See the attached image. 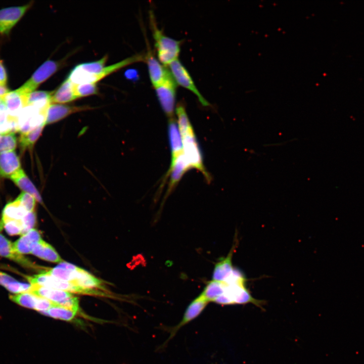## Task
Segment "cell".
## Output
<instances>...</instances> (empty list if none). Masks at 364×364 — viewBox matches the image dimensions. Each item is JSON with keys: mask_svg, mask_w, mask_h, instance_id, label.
Segmentation results:
<instances>
[{"mask_svg": "<svg viewBox=\"0 0 364 364\" xmlns=\"http://www.w3.org/2000/svg\"><path fill=\"white\" fill-rule=\"evenodd\" d=\"M150 21L158 59L164 65H169L177 60L181 41L165 35L157 27L153 14L150 15Z\"/></svg>", "mask_w": 364, "mask_h": 364, "instance_id": "cell-1", "label": "cell"}, {"mask_svg": "<svg viewBox=\"0 0 364 364\" xmlns=\"http://www.w3.org/2000/svg\"><path fill=\"white\" fill-rule=\"evenodd\" d=\"M65 59L59 61L48 60L44 62L32 74L30 77L15 91L21 95L31 93L43 82L49 79L65 63Z\"/></svg>", "mask_w": 364, "mask_h": 364, "instance_id": "cell-2", "label": "cell"}, {"mask_svg": "<svg viewBox=\"0 0 364 364\" xmlns=\"http://www.w3.org/2000/svg\"><path fill=\"white\" fill-rule=\"evenodd\" d=\"M31 285H38L68 292L96 295H105L100 291L90 288H85L75 285L69 282L52 276L43 271L34 276H26Z\"/></svg>", "mask_w": 364, "mask_h": 364, "instance_id": "cell-3", "label": "cell"}, {"mask_svg": "<svg viewBox=\"0 0 364 364\" xmlns=\"http://www.w3.org/2000/svg\"><path fill=\"white\" fill-rule=\"evenodd\" d=\"M208 303L209 302L201 294H200L188 305L182 319L177 325L170 327H163L165 330L169 333V337L159 347V349H162L165 347L181 328L198 317Z\"/></svg>", "mask_w": 364, "mask_h": 364, "instance_id": "cell-4", "label": "cell"}, {"mask_svg": "<svg viewBox=\"0 0 364 364\" xmlns=\"http://www.w3.org/2000/svg\"><path fill=\"white\" fill-rule=\"evenodd\" d=\"M182 138L183 153L190 168H195L202 173L206 179L210 180L209 175L206 171L202 156L194 131Z\"/></svg>", "mask_w": 364, "mask_h": 364, "instance_id": "cell-5", "label": "cell"}, {"mask_svg": "<svg viewBox=\"0 0 364 364\" xmlns=\"http://www.w3.org/2000/svg\"><path fill=\"white\" fill-rule=\"evenodd\" d=\"M155 88L163 111L169 118H172L175 102L176 83L171 73Z\"/></svg>", "mask_w": 364, "mask_h": 364, "instance_id": "cell-6", "label": "cell"}, {"mask_svg": "<svg viewBox=\"0 0 364 364\" xmlns=\"http://www.w3.org/2000/svg\"><path fill=\"white\" fill-rule=\"evenodd\" d=\"M33 5L31 2L26 5L13 6L0 9V34L8 35L12 29L23 17Z\"/></svg>", "mask_w": 364, "mask_h": 364, "instance_id": "cell-7", "label": "cell"}, {"mask_svg": "<svg viewBox=\"0 0 364 364\" xmlns=\"http://www.w3.org/2000/svg\"><path fill=\"white\" fill-rule=\"evenodd\" d=\"M169 66L173 79L179 85L193 92L197 97L202 105L209 106L208 101L202 96L196 87L187 70L178 60L171 62Z\"/></svg>", "mask_w": 364, "mask_h": 364, "instance_id": "cell-8", "label": "cell"}, {"mask_svg": "<svg viewBox=\"0 0 364 364\" xmlns=\"http://www.w3.org/2000/svg\"><path fill=\"white\" fill-rule=\"evenodd\" d=\"M94 108L87 106H69L50 103L48 107L46 125L57 122L74 113L92 110Z\"/></svg>", "mask_w": 364, "mask_h": 364, "instance_id": "cell-9", "label": "cell"}, {"mask_svg": "<svg viewBox=\"0 0 364 364\" xmlns=\"http://www.w3.org/2000/svg\"><path fill=\"white\" fill-rule=\"evenodd\" d=\"M148 68L151 81L154 87L160 84L170 73V72L162 66L155 58L150 48H148L145 55V60Z\"/></svg>", "mask_w": 364, "mask_h": 364, "instance_id": "cell-10", "label": "cell"}, {"mask_svg": "<svg viewBox=\"0 0 364 364\" xmlns=\"http://www.w3.org/2000/svg\"><path fill=\"white\" fill-rule=\"evenodd\" d=\"M238 243V242L235 239V242L226 257L220 259L215 264L212 280L224 282L231 275L234 268L232 265V258Z\"/></svg>", "mask_w": 364, "mask_h": 364, "instance_id": "cell-11", "label": "cell"}, {"mask_svg": "<svg viewBox=\"0 0 364 364\" xmlns=\"http://www.w3.org/2000/svg\"><path fill=\"white\" fill-rule=\"evenodd\" d=\"M21 169L19 157L15 151L0 153V177L10 178Z\"/></svg>", "mask_w": 364, "mask_h": 364, "instance_id": "cell-12", "label": "cell"}, {"mask_svg": "<svg viewBox=\"0 0 364 364\" xmlns=\"http://www.w3.org/2000/svg\"><path fill=\"white\" fill-rule=\"evenodd\" d=\"M40 235L35 229H32L21 236L13 243L15 250L21 255L31 254L35 245L41 240Z\"/></svg>", "mask_w": 364, "mask_h": 364, "instance_id": "cell-13", "label": "cell"}, {"mask_svg": "<svg viewBox=\"0 0 364 364\" xmlns=\"http://www.w3.org/2000/svg\"><path fill=\"white\" fill-rule=\"evenodd\" d=\"M190 168L187 163L183 153L178 156L175 160L170 163V168L166 176L170 174V183L167 195H168L177 184L184 174Z\"/></svg>", "mask_w": 364, "mask_h": 364, "instance_id": "cell-14", "label": "cell"}, {"mask_svg": "<svg viewBox=\"0 0 364 364\" xmlns=\"http://www.w3.org/2000/svg\"><path fill=\"white\" fill-rule=\"evenodd\" d=\"M168 134L171 150V163L183 153V141L178 127L173 118H169Z\"/></svg>", "mask_w": 364, "mask_h": 364, "instance_id": "cell-15", "label": "cell"}, {"mask_svg": "<svg viewBox=\"0 0 364 364\" xmlns=\"http://www.w3.org/2000/svg\"><path fill=\"white\" fill-rule=\"evenodd\" d=\"M0 256L13 260L25 267H33V265L26 258L18 253L14 249L13 243H11L2 234H0Z\"/></svg>", "mask_w": 364, "mask_h": 364, "instance_id": "cell-16", "label": "cell"}, {"mask_svg": "<svg viewBox=\"0 0 364 364\" xmlns=\"http://www.w3.org/2000/svg\"><path fill=\"white\" fill-rule=\"evenodd\" d=\"M145 55L143 54H136L118 63L105 67L99 74L91 75V83H96L104 77L118 71L122 68L133 63L145 61Z\"/></svg>", "mask_w": 364, "mask_h": 364, "instance_id": "cell-17", "label": "cell"}, {"mask_svg": "<svg viewBox=\"0 0 364 364\" xmlns=\"http://www.w3.org/2000/svg\"><path fill=\"white\" fill-rule=\"evenodd\" d=\"M29 292L55 303L73 296L71 293L67 291L38 285H31V288Z\"/></svg>", "mask_w": 364, "mask_h": 364, "instance_id": "cell-18", "label": "cell"}, {"mask_svg": "<svg viewBox=\"0 0 364 364\" xmlns=\"http://www.w3.org/2000/svg\"><path fill=\"white\" fill-rule=\"evenodd\" d=\"M78 99L75 90V84L67 78L52 96L51 103H65Z\"/></svg>", "mask_w": 364, "mask_h": 364, "instance_id": "cell-19", "label": "cell"}, {"mask_svg": "<svg viewBox=\"0 0 364 364\" xmlns=\"http://www.w3.org/2000/svg\"><path fill=\"white\" fill-rule=\"evenodd\" d=\"M10 178L24 192L33 196L39 203H43L40 193L22 169L17 171Z\"/></svg>", "mask_w": 364, "mask_h": 364, "instance_id": "cell-20", "label": "cell"}, {"mask_svg": "<svg viewBox=\"0 0 364 364\" xmlns=\"http://www.w3.org/2000/svg\"><path fill=\"white\" fill-rule=\"evenodd\" d=\"M3 98L9 115L17 118L20 112L26 107L24 95L18 94L14 90L3 96Z\"/></svg>", "mask_w": 364, "mask_h": 364, "instance_id": "cell-21", "label": "cell"}, {"mask_svg": "<svg viewBox=\"0 0 364 364\" xmlns=\"http://www.w3.org/2000/svg\"><path fill=\"white\" fill-rule=\"evenodd\" d=\"M31 254L43 260L62 262L63 260L56 250L49 244L41 240L34 247Z\"/></svg>", "mask_w": 364, "mask_h": 364, "instance_id": "cell-22", "label": "cell"}, {"mask_svg": "<svg viewBox=\"0 0 364 364\" xmlns=\"http://www.w3.org/2000/svg\"><path fill=\"white\" fill-rule=\"evenodd\" d=\"M0 285L14 294L29 292L31 285L19 282L10 275L0 271Z\"/></svg>", "mask_w": 364, "mask_h": 364, "instance_id": "cell-23", "label": "cell"}, {"mask_svg": "<svg viewBox=\"0 0 364 364\" xmlns=\"http://www.w3.org/2000/svg\"><path fill=\"white\" fill-rule=\"evenodd\" d=\"M28 212L21 205L20 202L15 199L8 203L4 208L1 221L6 220H21Z\"/></svg>", "mask_w": 364, "mask_h": 364, "instance_id": "cell-24", "label": "cell"}, {"mask_svg": "<svg viewBox=\"0 0 364 364\" xmlns=\"http://www.w3.org/2000/svg\"><path fill=\"white\" fill-rule=\"evenodd\" d=\"M225 283L212 280L208 282L201 294L209 302H212L218 296L224 293Z\"/></svg>", "mask_w": 364, "mask_h": 364, "instance_id": "cell-25", "label": "cell"}, {"mask_svg": "<svg viewBox=\"0 0 364 364\" xmlns=\"http://www.w3.org/2000/svg\"><path fill=\"white\" fill-rule=\"evenodd\" d=\"M38 297L29 292H25L10 296V298L13 302L24 307L36 310L40 299Z\"/></svg>", "mask_w": 364, "mask_h": 364, "instance_id": "cell-26", "label": "cell"}, {"mask_svg": "<svg viewBox=\"0 0 364 364\" xmlns=\"http://www.w3.org/2000/svg\"><path fill=\"white\" fill-rule=\"evenodd\" d=\"M41 313L54 318L70 321L75 317L77 312L54 303L48 310Z\"/></svg>", "mask_w": 364, "mask_h": 364, "instance_id": "cell-27", "label": "cell"}, {"mask_svg": "<svg viewBox=\"0 0 364 364\" xmlns=\"http://www.w3.org/2000/svg\"><path fill=\"white\" fill-rule=\"evenodd\" d=\"M81 268L78 267L76 269L72 270L57 266L43 271L58 279L71 283L78 278Z\"/></svg>", "mask_w": 364, "mask_h": 364, "instance_id": "cell-28", "label": "cell"}, {"mask_svg": "<svg viewBox=\"0 0 364 364\" xmlns=\"http://www.w3.org/2000/svg\"><path fill=\"white\" fill-rule=\"evenodd\" d=\"M45 125L46 124L43 123L28 132L21 133L19 143L22 150L32 148L40 136Z\"/></svg>", "mask_w": 364, "mask_h": 364, "instance_id": "cell-29", "label": "cell"}, {"mask_svg": "<svg viewBox=\"0 0 364 364\" xmlns=\"http://www.w3.org/2000/svg\"><path fill=\"white\" fill-rule=\"evenodd\" d=\"M71 283L85 288H99L104 289L101 281L83 269L78 279Z\"/></svg>", "mask_w": 364, "mask_h": 364, "instance_id": "cell-30", "label": "cell"}, {"mask_svg": "<svg viewBox=\"0 0 364 364\" xmlns=\"http://www.w3.org/2000/svg\"><path fill=\"white\" fill-rule=\"evenodd\" d=\"M176 113L177 116V125L181 137L194 132L185 108L182 105L176 107Z\"/></svg>", "mask_w": 364, "mask_h": 364, "instance_id": "cell-31", "label": "cell"}, {"mask_svg": "<svg viewBox=\"0 0 364 364\" xmlns=\"http://www.w3.org/2000/svg\"><path fill=\"white\" fill-rule=\"evenodd\" d=\"M108 58V56L106 55L98 61L83 63L77 66L84 72L90 74H99L104 68Z\"/></svg>", "mask_w": 364, "mask_h": 364, "instance_id": "cell-32", "label": "cell"}, {"mask_svg": "<svg viewBox=\"0 0 364 364\" xmlns=\"http://www.w3.org/2000/svg\"><path fill=\"white\" fill-rule=\"evenodd\" d=\"M3 229L10 236L22 235L23 225L21 220H0V231Z\"/></svg>", "mask_w": 364, "mask_h": 364, "instance_id": "cell-33", "label": "cell"}, {"mask_svg": "<svg viewBox=\"0 0 364 364\" xmlns=\"http://www.w3.org/2000/svg\"><path fill=\"white\" fill-rule=\"evenodd\" d=\"M17 146V138L14 132L2 134L0 138V153L14 151Z\"/></svg>", "mask_w": 364, "mask_h": 364, "instance_id": "cell-34", "label": "cell"}, {"mask_svg": "<svg viewBox=\"0 0 364 364\" xmlns=\"http://www.w3.org/2000/svg\"><path fill=\"white\" fill-rule=\"evenodd\" d=\"M75 90L78 98L99 93V88L96 83L75 84Z\"/></svg>", "mask_w": 364, "mask_h": 364, "instance_id": "cell-35", "label": "cell"}, {"mask_svg": "<svg viewBox=\"0 0 364 364\" xmlns=\"http://www.w3.org/2000/svg\"><path fill=\"white\" fill-rule=\"evenodd\" d=\"M27 212L34 211L36 199L31 195L23 192L16 199Z\"/></svg>", "mask_w": 364, "mask_h": 364, "instance_id": "cell-36", "label": "cell"}, {"mask_svg": "<svg viewBox=\"0 0 364 364\" xmlns=\"http://www.w3.org/2000/svg\"><path fill=\"white\" fill-rule=\"evenodd\" d=\"M23 231L22 235L27 233L35 226L36 223V214L34 211L28 212L21 219Z\"/></svg>", "mask_w": 364, "mask_h": 364, "instance_id": "cell-37", "label": "cell"}, {"mask_svg": "<svg viewBox=\"0 0 364 364\" xmlns=\"http://www.w3.org/2000/svg\"><path fill=\"white\" fill-rule=\"evenodd\" d=\"M55 304L74 311L76 312L79 309L78 298L73 295Z\"/></svg>", "mask_w": 364, "mask_h": 364, "instance_id": "cell-38", "label": "cell"}, {"mask_svg": "<svg viewBox=\"0 0 364 364\" xmlns=\"http://www.w3.org/2000/svg\"><path fill=\"white\" fill-rule=\"evenodd\" d=\"M8 74L4 62L0 59V86H7L8 83Z\"/></svg>", "mask_w": 364, "mask_h": 364, "instance_id": "cell-39", "label": "cell"}, {"mask_svg": "<svg viewBox=\"0 0 364 364\" xmlns=\"http://www.w3.org/2000/svg\"><path fill=\"white\" fill-rule=\"evenodd\" d=\"M125 76L129 79H132L137 77V72L134 70H128L125 73Z\"/></svg>", "mask_w": 364, "mask_h": 364, "instance_id": "cell-40", "label": "cell"}, {"mask_svg": "<svg viewBox=\"0 0 364 364\" xmlns=\"http://www.w3.org/2000/svg\"><path fill=\"white\" fill-rule=\"evenodd\" d=\"M9 92H10V90L7 87V86H0V96H3Z\"/></svg>", "mask_w": 364, "mask_h": 364, "instance_id": "cell-41", "label": "cell"}, {"mask_svg": "<svg viewBox=\"0 0 364 364\" xmlns=\"http://www.w3.org/2000/svg\"><path fill=\"white\" fill-rule=\"evenodd\" d=\"M1 135H0V138H1Z\"/></svg>", "mask_w": 364, "mask_h": 364, "instance_id": "cell-42", "label": "cell"}]
</instances>
